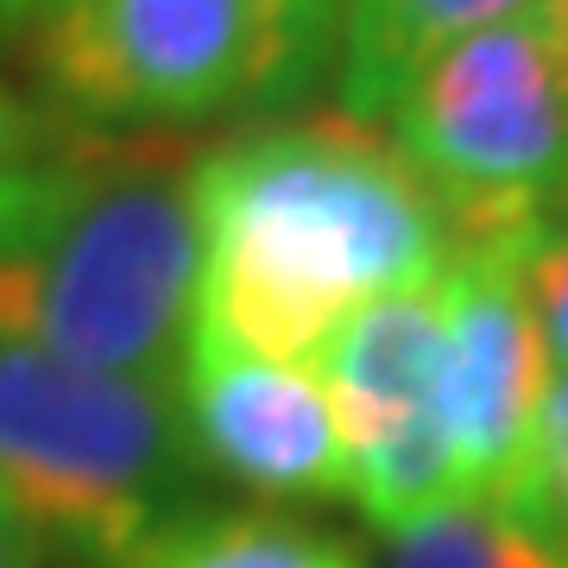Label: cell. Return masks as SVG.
Instances as JSON below:
<instances>
[{"mask_svg":"<svg viewBox=\"0 0 568 568\" xmlns=\"http://www.w3.org/2000/svg\"><path fill=\"white\" fill-rule=\"evenodd\" d=\"M178 417L196 467L272 506L347 499V443L316 366L265 361L183 328Z\"/></svg>","mask_w":568,"mask_h":568,"instance_id":"cell-8","label":"cell"},{"mask_svg":"<svg viewBox=\"0 0 568 568\" xmlns=\"http://www.w3.org/2000/svg\"><path fill=\"white\" fill-rule=\"evenodd\" d=\"M530 246H462L443 265L448 429L462 499L530 518L549 347L525 291Z\"/></svg>","mask_w":568,"mask_h":568,"instance_id":"cell-7","label":"cell"},{"mask_svg":"<svg viewBox=\"0 0 568 568\" xmlns=\"http://www.w3.org/2000/svg\"><path fill=\"white\" fill-rule=\"evenodd\" d=\"M70 145H77V126L44 121L39 108H26L20 95L0 82V227L58 178V164L70 159Z\"/></svg>","mask_w":568,"mask_h":568,"instance_id":"cell-12","label":"cell"},{"mask_svg":"<svg viewBox=\"0 0 568 568\" xmlns=\"http://www.w3.org/2000/svg\"><path fill=\"white\" fill-rule=\"evenodd\" d=\"M525 291L544 328V347L568 366V209L530 241L525 253Z\"/></svg>","mask_w":568,"mask_h":568,"instance_id":"cell-14","label":"cell"},{"mask_svg":"<svg viewBox=\"0 0 568 568\" xmlns=\"http://www.w3.org/2000/svg\"><path fill=\"white\" fill-rule=\"evenodd\" d=\"M178 398L164 379H121L0 342V499L44 544L95 568H133L190 480Z\"/></svg>","mask_w":568,"mask_h":568,"instance_id":"cell-4","label":"cell"},{"mask_svg":"<svg viewBox=\"0 0 568 568\" xmlns=\"http://www.w3.org/2000/svg\"><path fill=\"white\" fill-rule=\"evenodd\" d=\"M133 568H366L342 537L284 511H183Z\"/></svg>","mask_w":568,"mask_h":568,"instance_id":"cell-10","label":"cell"},{"mask_svg":"<svg viewBox=\"0 0 568 568\" xmlns=\"http://www.w3.org/2000/svg\"><path fill=\"white\" fill-rule=\"evenodd\" d=\"M562 568H568V556H562Z\"/></svg>","mask_w":568,"mask_h":568,"instance_id":"cell-18","label":"cell"},{"mask_svg":"<svg viewBox=\"0 0 568 568\" xmlns=\"http://www.w3.org/2000/svg\"><path fill=\"white\" fill-rule=\"evenodd\" d=\"M386 568H562V549L518 511L462 499L386 530Z\"/></svg>","mask_w":568,"mask_h":568,"instance_id":"cell-11","label":"cell"},{"mask_svg":"<svg viewBox=\"0 0 568 568\" xmlns=\"http://www.w3.org/2000/svg\"><path fill=\"white\" fill-rule=\"evenodd\" d=\"M544 0H342L335 20V95L342 114L379 121L410 89L429 58L467 32H487L499 20L537 13Z\"/></svg>","mask_w":568,"mask_h":568,"instance_id":"cell-9","label":"cell"},{"mask_svg":"<svg viewBox=\"0 0 568 568\" xmlns=\"http://www.w3.org/2000/svg\"><path fill=\"white\" fill-rule=\"evenodd\" d=\"M0 568H44V537L0 499Z\"/></svg>","mask_w":568,"mask_h":568,"instance_id":"cell-15","label":"cell"},{"mask_svg":"<svg viewBox=\"0 0 568 568\" xmlns=\"http://www.w3.org/2000/svg\"><path fill=\"white\" fill-rule=\"evenodd\" d=\"M530 525L568 556V366L549 373L544 417H537V480H530Z\"/></svg>","mask_w":568,"mask_h":568,"instance_id":"cell-13","label":"cell"},{"mask_svg":"<svg viewBox=\"0 0 568 568\" xmlns=\"http://www.w3.org/2000/svg\"><path fill=\"white\" fill-rule=\"evenodd\" d=\"M190 328L316 366L361 304L455 260L448 222L405 152L354 114L260 121L190 159Z\"/></svg>","mask_w":568,"mask_h":568,"instance_id":"cell-1","label":"cell"},{"mask_svg":"<svg viewBox=\"0 0 568 568\" xmlns=\"http://www.w3.org/2000/svg\"><path fill=\"white\" fill-rule=\"evenodd\" d=\"M316 366L347 443V499L373 525L405 530L429 511L462 506L448 429L443 272L361 304L328 335Z\"/></svg>","mask_w":568,"mask_h":568,"instance_id":"cell-6","label":"cell"},{"mask_svg":"<svg viewBox=\"0 0 568 568\" xmlns=\"http://www.w3.org/2000/svg\"><path fill=\"white\" fill-rule=\"evenodd\" d=\"M544 20H549V32H556V44H562V58H568V0H544Z\"/></svg>","mask_w":568,"mask_h":568,"instance_id":"cell-16","label":"cell"},{"mask_svg":"<svg viewBox=\"0 0 568 568\" xmlns=\"http://www.w3.org/2000/svg\"><path fill=\"white\" fill-rule=\"evenodd\" d=\"M178 133L77 126L58 178L0 227V342L164 379L196 304V215Z\"/></svg>","mask_w":568,"mask_h":568,"instance_id":"cell-2","label":"cell"},{"mask_svg":"<svg viewBox=\"0 0 568 568\" xmlns=\"http://www.w3.org/2000/svg\"><path fill=\"white\" fill-rule=\"evenodd\" d=\"M32 7H39V0H0V32H7V26H26Z\"/></svg>","mask_w":568,"mask_h":568,"instance_id":"cell-17","label":"cell"},{"mask_svg":"<svg viewBox=\"0 0 568 568\" xmlns=\"http://www.w3.org/2000/svg\"><path fill=\"white\" fill-rule=\"evenodd\" d=\"M386 121L455 253L530 246L568 209V58L544 7L429 58Z\"/></svg>","mask_w":568,"mask_h":568,"instance_id":"cell-5","label":"cell"},{"mask_svg":"<svg viewBox=\"0 0 568 568\" xmlns=\"http://www.w3.org/2000/svg\"><path fill=\"white\" fill-rule=\"evenodd\" d=\"M342 0H39L32 70L70 126L183 133L304 95Z\"/></svg>","mask_w":568,"mask_h":568,"instance_id":"cell-3","label":"cell"}]
</instances>
